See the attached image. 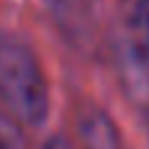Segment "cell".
<instances>
[{
    "label": "cell",
    "mask_w": 149,
    "mask_h": 149,
    "mask_svg": "<svg viewBox=\"0 0 149 149\" xmlns=\"http://www.w3.org/2000/svg\"><path fill=\"white\" fill-rule=\"evenodd\" d=\"M0 105L21 128H42L52 110L50 79L34 47L0 31Z\"/></svg>",
    "instance_id": "cell-1"
},
{
    "label": "cell",
    "mask_w": 149,
    "mask_h": 149,
    "mask_svg": "<svg viewBox=\"0 0 149 149\" xmlns=\"http://www.w3.org/2000/svg\"><path fill=\"white\" fill-rule=\"evenodd\" d=\"M115 73L128 102L149 115V45L134 37L120 42L115 50Z\"/></svg>",
    "instance_id": "cell-2"
},
{
    "label": "cell",
    "mask_w": 149,
    "mask_h": 149,
    "mask_svg": "<svg viewBox=\"0 0 149 149\" xmlns=\"http://www.w3.org/2000/svg\"><path fill=\"white\" fill-rule=\"evenodd\" d=\"M0 149H24L21 126L8 115V110L3 105H0Z\"/></svg>",
    "instance_id": "cell-4"
},
{
    "label": "cell",
    "mask_w": 149,
    "mask_h": 149,
    "mask_svg": "<svg viewBox=\"0 0 149 149\" xmlns=\"http://www.w3.org/2000/svg\"><path fill=\"white\" fill-rule=\"evenodd\" d=\"M42 149H79L73 141H68L65 136H60V134H55V136H50L45 144H42Z\"/></svg>",
    "instance_id": "cell-5"
},
{
    "label": "cell",
    "mask_w": 149,
    "mask_h": 149,
    "mask_svg": "<svg viewBox=\"0 0 149 149\" xmlns=\"http://www.w3.org/2000/svg\"><path fill=\"white\" fill-rule=\"evenodd\" d=\"M147 45H149V37H147Z\"/></svg>",
    "instance_id": "cell-6"
},
{
    "label": "cell",
    "mask_w": 149,
    "mask_h": 149,
    "mask_svg": "<svg viewBox=\"0 0 149 149\" xmlns=\"http://www.w3.org/2000/svg\"><path fill=\"white\" fill-rule=\"evenodd\" d=\"M73 134L79 149H123L115 118L97 102H81L73 113Z\"/></svg>",
    "instance_id": "cell-3"
}]
</instances>
